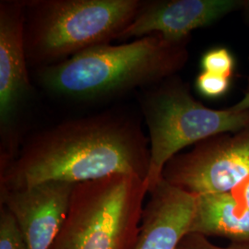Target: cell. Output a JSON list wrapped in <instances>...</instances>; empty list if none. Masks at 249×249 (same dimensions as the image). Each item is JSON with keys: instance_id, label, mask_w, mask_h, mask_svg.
<instances>
[{"instance_id": "17", "label": "cell", "mask_w": 249, "mask_h": 249, "mask_svg": "<svg viewBox=\"0 0 249 249\" xmlns=\"http://www.w3.org/2000/svg\"><path fill=\"white\" fill-rule=\"evenodd\" d=\"M229 108L233 112H243L249 110V92H246L245 96L239 102Z\"/></svg>"}, {"instance_id": "1", "label": "cell", "mask_w": 249, "mask_h": 249, "mask_svg": "<svg viewBox=\"0 0 249 249\" xmlns=\"http://www.w3.org/2000/svg\"><path fill=\"white\" fill-rule=\"evenodd\" d=\"M150 141L141 124L114 113L69 120L32 137L0 169V190L46 182L79 184L116 175L146 180Z\"/></svg>"}, {"instance_id": "14", "label": "cell", "mask_w": 249, "mask_h": 249, "mask_svg": "<svg viewBox=\"0 0 249 249\" xmlns=\"http://www.w3.org/2000/svg\"><path fill=\"white\" fill-rule=\"evenodd\" d=\"M196 89L205 97L220 98L230 88V78L202 71L196 79Z\"/></svg>"}, {"instance_id": "4", "label": "cell", "mask_w": 249, "mask_h": 249, "mask_svg": "<svg viewBox=\"0 0 249 249\" xmlns=\"http://www.w3.org/2000/svg\"><path fill=\"white\" fill-rule=\"evenodd\" d=\"M147 194V181L130 175L76 184L66 220L48 249H132Z\"/></svg>"}, {"instance_id": "18", "label": "cell", "mask_w": 249, "mask_h": 249, "mask_svg": "<svg viewBox=\"0 0 249 249\" xmlns=\"http://www.w3.org/2000/svg\"><path fill=\"white\" fill-rule=\"evenodd\" d=\"M247 92H249V81H248V90H247Z\"/></svg>"}, {"instance_id": "7", "label": "cell", "mask_w": 249, "mask_h": 249, "mask_svg": "<svg viewBox=\"0 0 249 249\" xmlns=\"http://www.w3.org/2000/svg\"><path fill=\"white\" fill-rule=\"evenodd\" d=\"M25 1L0 2V166L18 153L14 129L18 108L31 91L25 40Z\"/></svg>"}, {"instance_id": "2", "label": "cell", "mask_w": 249, "mask_h": 249, "mask_svg": "<svg viewBox=\"0 0 249 249\" xmlns=\"http://www.w3.org/2000/svg\"><path fill=\"white\" fill-rule=\"evenodd\" d=\"M188 42L154 34L123 45H99L40 68L38 80L47 90L68 98L115 96L174 77L188 59Z\"/></svg>"}, {"instance_id": "13", "label": "cell", "mask_w": 249, "mask_h": 249, "mask_svg": "<svg viewBox=\"0 0 249 249\" xmlns=\"http://www.w3.org/2000/svg\"><path fill=\"white\" fill-rule=\"evenodd\" d=\"M234 58L224 47H216L207 51L201 58L202 71L231 78L234 71Z\"/></svg>"}, {"instance_id": "5", "label": "cell", "mask_w": 249, "mask_h": 249, "mask_svg": "<svg viewBox=\"0 0 249 249\" xmlns=\"http://www.w3.org/2000/svg\"><path fill=\"white\" fill-rule=\"evenodd\" d=\"M171 77L146 89L140 103L149 130V193L162 178L165 164L190 145L249 125V110H214L192 96L187 84Z\"/></svg>"}, {"instance_id": "6", "label": "cell", "mask_w": 249, "mask_h": 249, "mask_svg": "<svg viewBox=\"0 0 249 249\" xmlns=\"http://www.w3.org/2000/svg\"><path fill=\"white\" fill-rule=\"evenodd\" d=\"M162 178L195 196L232 192L249 178V125L178 153L165 164Z\"/></svg>"}, {"instance_id": "8", "label": "cell", "mask_w": 249, "mask_h": 249, "mask_svg": "<svg viewBox=\"0 0 249 249\" xmlns=\"http://www.w3.org/2000/svg\"><path fill=\"white\" fill-rule=\"evenodd\" d=\"M246 9L242 0H159L144 1L132 22L119 39L158 34L170 41L189 39L192 31L212 25L234 11Z\"/></svg>"}, {"instance_id": "11", "label": "cell", "mask_w": 249, "mask_h": 249, "mask_svg": "<svg viewBox=\"0 0 249 249\" xmlns=\"http://www.w3.org/2000/svg\"><path fill=\"white\" fill-rule=\"evenodd\" d=\"M188 233L249 244V210L231 192L196 196Z\"/></svg>"}, {"instance_id": "16", "label": "cell", "mask_w": 249, "mask_h": 249, "mask_svg": "<svg viewBox=\"0 0 249 249\" xmlns=\"http://www.w3.org/2000/svg\"><path fill=\"white\" fill-rule=\"evenodd\" d=\"M235 197L249 210V178L231 192Z\"/></svg>"}, {"instance_id": "12", "label": "cell", "mask_w": 249, "mask_h": 249, "mask_svg": "<svg viewBox=\"0 0 249 249\" xmlns=\"http://www.w3.org/2000/svg\"><path fill=\"white\" fill-rule=\"evenodd\" d=\"M0 249H27L18 223L9 210L0 205Z\"/></svg>"}, {"instance_id": "3", "label": "cell", "mask_w": 249, "mask_h": 249, "mask_svg": "<svg viewBox=\"0 0 249 249\" xmlns=\"http://www.w3.org/2000/svg\"><path fill=\"white\" fill-rule=\"evenodd\" d=\"M141 0H27L24 40L30 65L44 68L119 39Z\"/></svg>"}, {"instance_id": "15", "label": "cell", "mask_w": 249, "mask_h": 249, "mask_svg": "<svg viewBox=\"0 0 249 249\" xmlns=\"http://www.w3.org/2000/svg\"><path fill=\"white\" fill-rule=\"evenodd\" d=\"M177 249H249V244L231 243L227 247H219L208 240L206 236L196 233H187L179 243Z\"/></svg>"}, {"instance_id": "9", "label": "cell", "mask_w": 249, "mask_h": 249, "mask_svg": "<svg viewBox=\"0 0 249 249\" xmlns=\"http://www.w3.org/2000/svg\"><path fill=\"white\" fill-rule=\"evenodd\" d=\"M76 184L46 182L18 190H0V203L14 216L27 249H48L60 231Z\"/></svg>"}, {"instance_id": "10", "label": "cell", "mask_w": 249, "mask_h": 249, "mask_svg": "<svg viewBox=\"0 0 249 249\" xmlns=\"http://www.w3.org/2000/svg\"><path fill=\"white\" fill-rule=\"evenodd\" d=\"M149 194L132 249H177L189 231L196 197L163 178Z\"/></svg>"}]
</instances>
